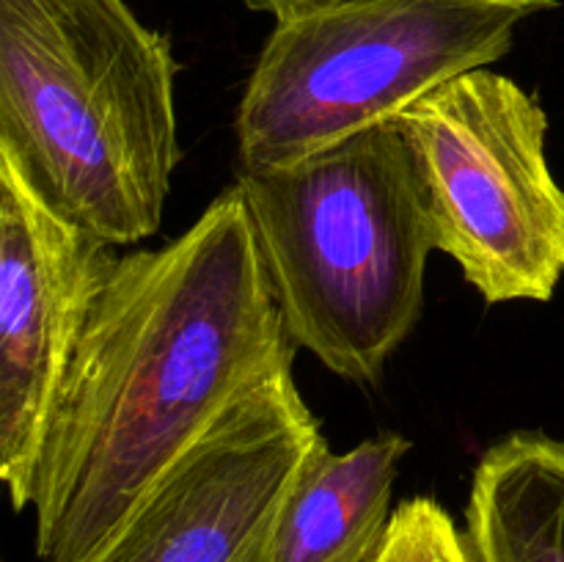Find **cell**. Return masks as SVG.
Masks as SVG:
<instances>
[{
    "mask_svg": "<svg viewBox=\"0 0 564 562\" xmlns=\"http://www.w3.org/2000/svg\"><path fill=\"white\" fill-rule=\"evenodd\" d=\"M325 446L284 364L240 397L83 562H270L286 499Z\"/></svg>",
    "mask_w": 564,
    "mask_h": 562,
    "instance_id": "obj_6",
    "label": "cell"
},
{
    "mask_svg": "<svg viewBox=\"0 0 564 562\" xmlns=\"http://www.w3.org/2000/svg\"><path fill=\"white\" fill-rule=\"evenodd\" d=\"M116 262L0 165V479L17 512L33 505L55 400Z\"/></svg>",
    "mask_w": 564,
    "mask_h": 562,
    "instance_id": "obj_7",
    "label": "cell"
},
{
    "mask_svg": "<svg viewBox=\"0 0 564 562\" xmlns=\"http://www.w3.org/2000/svg\"><path fill=\"white\" fill-rule=\"evenodd\" d=\"M292 361L237 185L176 240L119 257L44 435L39 560H86L240 397Z\"/></svg>",
    "mask_w": 564,
    "mask_h": 562,
    "instance_id": "obj_1",
    "label": "cell"
},
{
    "mask_svg": "<svg viewBox=\"0 0 564 562\" xmlns=\"http://www.w3.org/2000/svg\"><path fill=\"white\" fill-rule=\"evenodd\" d=\"M411 441L380 433L347 452L325 446L286 499L270 562H369L391 521V490Z\"/></svg>",
    "mask_w": 564,
    "mask_h": 562,
    "instance_id": "obj_8",
    "label": "cell"
},
{
    "mask_svg": "<svg viewBox=\"0 0 564 562\" xmlns=\"http://www.w3.org/2000/svg\"><path fill=\"white\" fill-rule=\"evenodd\" d=\"M532 14L510 0H339L275 20L237 108L240 171L284 169L397 121L505 58Z\"/></svg>",
    "mask_w": 564,
    "mask_h": 562,
    "instance_id": "obj_4",
    "label": "cell"
},
{
    "mask_svg": "<svg viewBox=\"0 0 564 562\" xmlns=\"http://www.w3.org/2000/svg\"><path fill=\"white\" fill-rule=\"evenodd\" d=\"M369 562H477L466 534L444 505L430 496H411L391 512L378 554Z\"/></svg>",
    "mask_w": 564,
    "mask_h": 562,
    "instance_id": "obj_10",
    "label": "cell"
},
{
    "mask_svg": "<svg viewBox=\"0 0 564 562\" xmlns=\"http://www.w3.org/2000/svg\"><path fill=\"white\" fill-rule=\"evenodd\" d=\"M292 345L372 386L422 317L435 251L424 187L397 121L306 160L240 171Z\"/></svg>",
    "mask_w": 564,
    "mask_h": 562,
    "instance_id": "obj_3",
    "label": "cell"
},
{
    "mask_svg": "<svg viewBox=\"0 0 564 562\" xmlns=\"http://www.w3.org/2000/svg\"><path fill=\"white\" fill-rule=\"evenodd\" d=\"M397 127L435 248L488 303L551 301L564 275V187L545 154L543 105L482 66L413 102Z\"/></svg>",
    "mask_w": 564,
    "mask_h": 562,
    "instance_id": "obj_5",
    "label": "cell"
},
{
    "mask_svg": "<svg viewBox=\"0 0 564 562\" xmlns=\"http://www.w3.org/2000/svg\"><path fill=\"white\" fill-rule=\"evenodd\" d=\"M248 9L262 11V14L275 17V20H286V17H295L301 11L317 9V6H328V3H339V0H246ZM510 3H523L532 6L534 11H549L554 9L556 0H510Z\"/></svg>",
    "mask_w": 564,
    "mask_h": 562,
    "instance_id": "obj_11",
    "label": "cell"
},
{
    "mask_svg": "<svg viewBox=\"0 0 564 562\" xmlns=\"http://www.w3.org/2000/svg\"><path fill=\"white\" fill-rule=\"evenodd\" d=\"M466 540L477 562H564V441L516 430L482 452Z\"/></svg>",
    "mask_w": 564,
    "mask_h": 562,
    "instance_id": "obj_9",
    "label": "cell"
},
{
    "mask_svg": "<svg viewBox=\"0 0 564 562\" xmlns=\"http://www.w3.org/2000/svg\"><path fill=\"white\" fill-rule=\"evenodd\" d=\"M176 61L124 0H0V165L61 220L132 246L180 163Z\"/></svg>",
    "mask_w": 564,
    "mask_h": 562,
    "instance_id": "obj_2",
    "label": "cell"
}]
</instances>
